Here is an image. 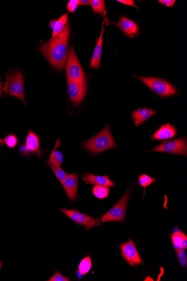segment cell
Wrapping results in <instances>:
<instances>
[{"instance_id":"6da1fadb","label":"cell","mask_w":187,"mask_h":281,"mask_svg":"<svg viewBox=\"0 0 187 281\" xmlns=\"http://www.w3.org/2000/svg\"><path fill=\"white\" fill-rule=\"evenodd\" d=\"M70 36V25L65 26L62 32L54 38L42 44L40 52L50 64L58 71H62L65 65Z\"/></svg>"},{"instance_id":"7a4b0ae2","label":"cell","mask_w":187,"mask_h":281,"mask_svg":"<svg viewBox=\"0 0 187 281\" xmlns=\"http://www.w3.org/2000/svg\"><path fill=\"white\" fill-rule=\"evenodd\" d=\"M84 147L94 154H97L108 150L114 149L117 145L109 128L103 129L93 138L84 143Z\"/></svg>"},{"instance_id":"3957f363","label":"cell","mask_w":187,"mask_h":281,"mask_svg":"<svg viewBox=\"0 0 187 281\" xmlns=\"http://www.w3.org/2000/svg\"><path fill=\"white\" fill-rule=\"evenodd\" d=\"M3 91L7 95L13 96L25 101L23 76L21 72L16 71L7 74L5 86Z\"/></svg>"},{"instance_id":"277c9868","label":"cell","mask_w":187,"mask_h":281,"mask_svg":"<svg viewBox=\"0 0 187 281\" xmlns=\"http://www.w3.org/2000/svg\"><path fill=\"white\" fill-rule=\"evenodd\" d=\"M67 80L86 82V76L73 46H71L66 61Z\"/></svg>"},{"instance_id":"5b68a950","label":"cell","mask_w":187,"mask_h":281,"mask_svg":"<svg viewBox=\"0 0 187 281\" xmlns=\"http://www.w3.org/2000/svg\"><path fill=\"white\" fill-rule=\"evenodd\" d=\"M134 77L143 81L155 94L162 97H167L176 94V89L165 80L158 77Z\"/></svg>"},{"instance_id":"8992f818","label":"cell","mask_w":187,"mask_h":281,"mask_svg":"<svg viewBox=\"0 0 187 281\" xmlns=\"http://www.w3.org/2000/svg\"><path fill=\"white\" fill-rule=\"evenodd\" d=\"M130 191L127 190L121 200L108 210L100 219V223L111 221H125L127 204L130 199Z\"/></svg>"},{"instance_id":"52a82bcc","label":"cell","mask_w":187,"mask_h":281,"mask_svg":"<svg viewBox=\"0 0 187 281\" xmlns=\"http://www.w3.org/2000/svg\"><path fill=\"white\" fill-rule=\"evenodd\" d=\"M60 210L66 216L73 220L76 224L84 225L87 231L100 225L99 219H95L94 217L80 212L78 210L60 208Z\"/></svg>"},{"instance_id":"ba28073f","label":"cell","mask_w":187,"mask_h":281,"mask_svg":"<svg viewBox=\"0 0 187 281\" xmlns=\"http://www.w3.org/2000/svg\"><path fill=\"white\" fill-rule=\"evenodd\" d=\"M152 151L182 154L186 156L187 153V140L185 138H181L163 142Z\"/></svg>"},{"instance_id":"9c48e42d","label":"cell","mask_w":187,"mask_h":281,"mask_svg":"<svg viewBox=\"0 0 187 281\" xmlns=\"http://www.w3.org/2000/svg\"><path fill=\"white\" fill-rule=\"evenodd\" d=\"M87 88L86 82L67 80V92L74 105H78L83 102L87 93Z\"/></svg>"},{"instance_id":"30bf717a","label":"cell","mask_w":187,"mask_h":281,"mask_svg":"<svg viewBox=\"0 0 187 281\" xmlns=\"http://www.w3.org/2000/svg\"><path fill=\"white\" fill-rule=\"evenodd\" d=\"M122 256L124 260L131 266H135L144 264L139 253L138 252L135 244L132 240L123 243L120 246Z\"/></svg>"},{"instance_id":"8fae6325","label":"cell","mask_w":187,"mask_h":281,"mask_svg":"<svg viewBox=\"0 0 187 281\" xmlns=\"http://www.w3.org/2000/svg\"><path fill=\"white\" fill-rule=\"evenodd\" d=\"M117 26L130 38H135L140 35V28L138 24L125 16H122L119 18Z\"/></svg>"},{"instance_id":"7c38bea8","label":"cell","mask_w":187,"mask_h":281,"mask_svg":"<svg viewBox=\"0 0 187 281\" xmlns=\"http://www.w3.org/2000/svg\"><path fill=\"white\" fill-rule=\"evenodd\" d=\"M78 176L77 173L67 175L66 178L62 183L65 193L71 201L77 198V186Z\"/></svg>"},{"instance_id":"4fadbf2b","label":"cell","mask_w":187,"mask_h":281,"mask_svg":"<svg viewBox=\"0 0 187 281\" xmlns=\"http://www.w3.org/2000/svg\"><path fill=\"white\" fill-rule=\"evenodd\" d=\"M106 21H103L102 31H101L99 37L97 40L96 46L93 55V57L90 64L89 68L97 69L100 67L101 57H102L103 35L104 31V24Z\"/></svg>"},{"instance_id":"5bb4252c","label":"cell","mask_w":187,"mask_h":281,"mask_svg":"<svg viewBox=\"0 0 187 281\" xmlns=\"http://www.w3.org/2000/svg\"><path fill=\"white\" fill-rule=\"evenodd\" d=\"M177 134V129L169 124L164 125L151 136L152 140H163L173 138Z\"/></svg>"},{"instance_id":"9a60e30c","label":"cell","mask_w":187,"mask_h":281,"mask_svg":"<svg viewBox=\"0 0 187 281\" xmlns=\"http://www.w3.org/2000/svg\"><path fill=\"white\" fill-rule=\"evenodd\" d=\"M83 178L84 182L87 184L111 187L115 186V183L110 180V177L107 176H100L86 173L83 176Z\"/></svg>"},{"instance_id":"2e32d148","label":"cell","mask_w":187,"mask_h":281,"mask_svg":"<svg viewBox=\"0 0 187 281\" xmlns=\"http://www.w3.org/2000/svg\"><path fill=\"white\" fill-rule=\"evenodd\" d=\"M156 113L155 110L147 108L140 109L132 113V120L136 126H139L144 123L145 121L150 119Z\"/></svg>"},{"instance_id":"e0dca14e","label":"cell","mask_w":187,"mask_h":281,"mask_svg":"<svg viewBox=\"0 0 187 281\" xmlns=\"http://www.w3.org/2000/svg\"><path fill=\"white\" fill-rule=\"evenodd\" d=\"M25 149L28 151L39 154L40 142L38 136L35 132L30 131L26 139Z\"/></svg>"},{"instance_id":"ac0fdd59","label":"cell","mask_w":187,"mask_h":281,"mask_svg":"<svg viewBox=\"0 0 187 281\" xmlns=\"http://www.w3.org/2000/svg\"><path fill=\"white\" fill-rule=\"evenodd\" d=\"M171 239L175 249L187 248V236L184 232L181 231H175L171 235Z\"/></svg>"},{"instance_id":"d6986e66","label":"cell","mask_w":187,"mask_h":281,"mask_svg":"<svg viewBox=\"0 0 187 281\" xmlns=\"http://www.w3.org/2000/svg\"><path fill=\"white\" fill-rule=\"evenodd\" d=\"M68 14H65L58 20L56 21L53 28L52 38H54L60 34L65 27L67 21H68Z\"/></svg>"},{"instance_id":"ffe728a7","label":"cell","mask_w":187,"mask_h":281,"mask_svg":"<svg viewBox=\"0 0 187 281\" xmlns=\"http://www.w3.org/2000/svg\"><path fill=\"white\" fill-rule=\"evenodd\" d=\"M59 140L56 143L55 147L53 151H52L51 156L50 157L49 162L52 163V164L58 166V167H60V166L62 164L63 161V156L60 151L57 150V148L59 146Z\"/></svg>"},{"instance_id":"44dd1931","label":"cell","mask_w":187,"mask_h":281,"mask_svg":"<svg viewBox=\"0 0 187 281\" xmlns=\"http://www.w3.org/2000/svg\"><path fill=\"white\" fill-rule=\"evenodd\" d=\"M93 193L97 198L105 199L107 198L109 195L110 187L104 186H95L93 188Z\"/></svg>"},{"instance_id":"7402d4cb","label":"cell","mask_w":187,"mask_h":281,"mask_svg":"<svg viewBox=\"0 0 187 281\" xmlns=\"http://www.w3.org/2000/svg\"><path fill=\"white\" fill-rule=\"evenodd\" d=\"M91 5L93 9V12L95 13H99L102 15L104 18H106V5H105V1L103 0H92L91 1Z\"/></svg>"},{"instance_id":"603a6c76","label":"cell","mask_w":187,"mask_h":281,"mask_svg":"<svg viewBox=\"0 0 187 281\" xmlns=\"http://www.w3.org/2000/svg\"><path fill=\"white\" fill-rule=\"evenodd\" d=\"M92 266V262L91 257H86L80 262L79 265H78V272L81 275H85L91 270Z\"/></svg>"},{"instance_id":"cb8c5ba5","label":"cell","mask_w":187,"mask_h":281,"mask_svg":"<svg viewBox=\"0 0 187 281\" xmlns=\"http://www.w3.org/2000/svg\"><path fill=\"white\" fill-rule=\"evenodd\" d=\"M47 164L50 166L56 176L57 177V178L62 183L63 181L65 180L68 174L63 171L60 167H58V166L52 164V163L49 161L47 162Z\"/></svg>"},{"instance_id":"d4e9b609","label":"cell","mask_w":187,"mask_h":281,"mask_svg":"<svg viewBox=\"0 0 187 281\" xmlns=\"http://www.w3.org/2000/svg\"><path fill=\"white\" fill-rule=\"evenodd\" d=\"M156 181V179L152 178L150 176L147 175H143L138 177V184L142 187L146 188Z\"/></svg>"},{"instance_id":"484cf974","label":"cell","mask_w":187,"mask_h":281,"mask_svg":"<svg viewBox=\"0 0 187 281\" xmlns=\"http://www.w3.org/2000/svg\"><path fill=\"white\" fill-rule=\"evenodd\" d=\"M3 143H4L7 147L10 148V149H13V148L17 146L18 140L16 135L10 134L7 135L4 140H3Z\"/></svg>"},{"instance_id":"4316f807","label":"cell","mask_w":187,"mask_h":281,"mask_svg":"<svg viewBox=\"0 0 187 281\" xmlns=\"http://www.w3.org/2000/svg\"><path fill=\"white\" fill-rule=\"evenodd\" d=\"M48 281H69V279L61 274L58 271H56L55 274L48 280Z\"/></svg>"},{"instance_id":"83f0119b","label":"cell","mask_w":187,"mask_h":281,"mask_svg":"<svg viewBox=\"0 0 187 281\" xmlns=\"http://www.w3.org/2000/svg\"><path fill=\"white\" fill-rule=\"evenodd\" d=\"M78 6H79V1L78 0H71L67 3V9L69 12L74 13L75 12Z\"/></svg>"},{"instance_id":"f1b7e54d","label":"cell","mask_w":187,"mask_h":281,"mask_svg":"<svg viewBox=\"0 0 187 281\" xmlns=\"http://www.w3.org/2000/svg\"><path fill=\"white\" fill-rule=\"evenodd\" d=\"M158 2L167 7H173L175 3L174 0H159Z\"/></svg>"},{"instance_id":"f546056e","label":"cell","mask_w":187,"mask_h":281,"mask_svg":"<svg viewBox=\"0 0 187 281\" xmlns=\"http://www.w3.org/2000/svg\"><path fill=\"white\" fill-rule=\"evenodd\" d=\"M117 2L123 3V4L129 5L130 6H132L134 8L138 9V6L134 3V2L132 0H118Z\"/></svg>"},{"instance_id":"4dcf8cb0","label":"cell","mask_w":187,"mask_h":281,"mask_svg":"<svg viewBox=\"0 0 187 281\" xmlns=\"http://www.w3.org/2000/svg\"><path fill=\"white\" fill-rule=\"evenodd\" d=\"M91 1H90V0H80L79 1V5L81 6L91 5Z\"/></svg>"},{"instance_id":"1f68e13d","label":"cell","mask_w":187,"mask_h":281,"mask_svg":"<svg viewBox=\"0 0 187 281\" xmlns=\"http://www.w3.org/2000/svg\"><path fill=\"white\" fill-rule=\"evenodd\" d=\"M3 83L2 81V78L0 77V97H1L2 96V90H3Z\"/></svg>"},{"instance_id":"d6a6232c","label":"cell","mask_w":187,"mask_h":281,"mask_svg":"<svg viewBox=\"0 0 187 281\" xmlns=\"http://www.w3.org/2000/svg\"><path fill=\"white\" fill-rule=\"evenodd\" d=\"M56 21L55 20H51V21H50V27L52 28V29H53V28H54V25H55V24Z\"/></svg>"},{"instance_id":"836d02e7","label":"cell","mask_w":187,"mask_h":281,"mask_svg":"<svg viewBox=\"0 0 187 281\" xmlns=\"http://www.w3.org/2000/svg\"><path fill=\"white\" fill-rule=\"evenodd\" d=\"M2 266V262L0 261V270H1Z\"/></svg>"}]
</instances>
